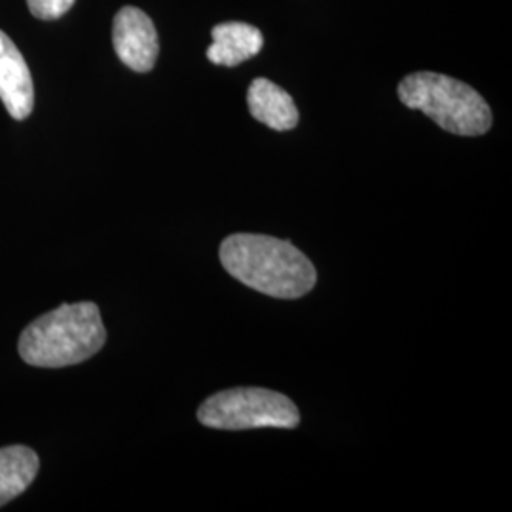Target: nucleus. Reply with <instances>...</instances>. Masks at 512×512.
Returning a JSON list of instances; mask_svg holds the SVG:
<instances>
[{
	"instance_id": "f257e3e1",
	"label": "nucleus",
	"mask_w": 512,
	"mask_h": 512,
	"mask_svg": "<svg viewBox=\"0 0 512 512\" xmlns=\"http://www.w3.org/2000/svg\"><path fill=\"white\" fill-rule=\"evenodd\" d=\"M219 255L228 274L266 296L302 298L317 283L310 258L285 239L234 234L222 241Z\"/></svg>"
},
{
	"instance_id": "f03ea898",
	"label": "nucleus",
	"mask_w": 512,
	"mask_h": 512,
	"mask_svg": "<svg viewBox=\"0 0 512 512\" xmlns=\"http://www.w3.org/2000/svg\"><path fill=\"white\" fill-rule=\"evenodd\" d=\"M107 342L101 311L93 302L61 304L35 319L19 338V355L31 366L61 368L92 359Z\"/></svg>"
},
{
	"instance_id": "7ed1b4c3",
	"label": "nucleus",
	"mask_w": 512,
	"mask_h": 512,
	"mask_svg": "<svg viewBox=\"0 0 512 512\" xmlns=\"http://www.w3.org/2000/svg\"><path fill=\"white\" fill-rule=\"evenodd\" d=\"M397 93L408 109L421 110L454 135L478 137L494 124L492 109L484 97L469 84L446 74H408Z\"/></svg>"
},
{
	"instance_id": "20e7f679",
	"label": "nucleus",
	"mask_w": 512,
	"mask_h": 512,
	"mask_svg": "<svg viewBox=\"0 0 512 512\" xmlns=\"http://www.w3.org/2000/svg\"><path fill=\"white\" fill-rule=\"evenodd\" d=\"M198 420L220 431L294 429L300 423V412L283 393L262 387H234L211 395L198 408Z\"/></svg>"
},
{
	"instance_id": "39448f33",
	"label": "nucleus",
	"mask_w": 512,
	"mask_h": 512,
	"mask_svg": "<svg viewBox=\"0 0 512 512\" xmlns=\"http://www.w3.org/2000/svg\"><path fill=\"white\" fill-rule=\"evenodd\" d=\"M112 44L120 61L135 73L154 69L160 42L158 33L147 14L135 6L122 8L112 23Z\"/></svg>"
},
{
	"instance_id": "423d86ee",
	"label": "nucleus",
	"mask_w": 512,
	"mask_h": 512,
	"mask_svg": "<svg viewBox=\"0 0 512 512\" xmlns=\"http://www.w3.org/2000/svg\"><path fill=\"white\" fill-rule=\"evenodd\" d=\"M0 101L14 120H25L35 107V86L27 61L4 31H0Z\"/></svg>"
},
{
	"instance_id": "0eeeda50",
	"label": "nucleus",
	"mask_w": 512,
	"mask_h": 512,
	"mask_svg": "<svg viewBox=\"0 0 512 512\" xmlns=\"http://www.w3.org/2000/svg\"><path fill=\"white\" fill-rule=\"evenodd\" d=\"M247 105L255 120L275 131H289L298 126L300 114L293 97L268 78H256L251 82Z\"/></svg>"
},
{
	"instance_id": "6e6552de",
	"label": "nucleus",
	"mask_w": 512,
	"mask_h": 512,
	"mask_svg": "<svg viewBox=\"0 0 512 512\" xmlns=\"http://www.w3.org/2000/svg\"><path fill=\"white\" fill-rule=\"evenodd\" d=\"M213 44L207 50V59L215 65L236 67L243 61L260 54L264 46L262 31L255 25L228 21L213 27Z\"/></svg>"
},
{
	"instance_id": "1a4fd4ad",
	"label": "nucleus",
	"mask_w": 512,
	"mask_h": 512,
	"mask_svg": "<svg viewBox=\"0 0 512 512\" xmlns=\"http://www.w3.org/2000/svg\"><path fill=\"white\" fill-rule=\"evenodd\" d=\"M40 459L29 446L0 448V507L23 494L37 478Z\"/></svg>"
},
{
	"instance_id": "9d476101",
	"label": "nucleus",
	"mask_w": 512,
	"mask_h": 512,
	"mask_svg": "<svg viewBox=\"0 0 512 512\" xmlns=\"http://www.w3.org/2000/svg\"><path fill=\"white\" fill-rule=\"evenodd\" d=\"M74 0H27L31 14L37 19L52 21L65 16L73 8Z\"/></svg>"
}]
</instances>
